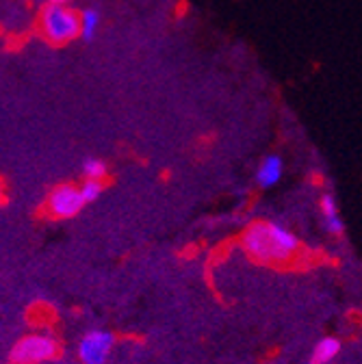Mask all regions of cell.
<instances>
[{
	"label": "cell",
	"instance_id": "7",
	"mask_svg": "<svg viewBox=\"0 0 362 364\" xmlns=\"http://www.w3.org/2000/svg\"><path fill=\"white\" fill-rule=\"evenodd\" d=\"M319 208H321V215H324V221H326L328 230L332 235H341L343 232V219L339 215V206H336L334 196L332 193H324L321 202H319Z\"/></svg>",
	"mask_w": 362,
	"mask_h": 364
},
{
	"label": "cell",
	"instance_id": "8",
	"mask_svg": "<svg viewBox=\"0 0 362 364\" xmlns=\"http://www.w3.org/2000/svg\"><path fill=\"white\" fill-rule=\"evenodd\" d=\"M339 351H341V343L336 338L332 336L321 338L310 353V364H330L339 355Z\"/></svg>",
	"mask_w": 362,
	"mask_h": 364
},
{
	"label": "cell",
	"instance_id": "10",
	"mask_svg": "<svg viewBox=\"0 0 362 364\" xmlns=\"http://www.w3.org/2000/svg\"><path fill=\"white\" fill-rule=\"evenodd\" d=\"M82 173L87 176V180H100L107 176V165L100 159H87L82 163Z\"/></svg>",
	"mask_w": 362,
	"mask_h": 364
},
{
	"label": "cell",
	"instance_id": "5",
	"mask_svg": "<svg viewBox=\"0 0 362 364\" xmlns=\"http://www.w3.org/2000/svg\"><path fill=\"white\" fill-rule=\"evenodd\" d=\"M85 200L80 196V189L72 187V185H61L57 187L50 198H48V210L59 217V219H70L74 217L80 208H82Z\"/></svg>",
	"mask_w": 362,
	"mask_h": 364
},
{
	"label": "cell",
	"instance_id": "6",
	"mask_svg": "<svg viewBox=\"0 0 362 364\" xmlns=\"http://www.w3.org/2000/svg\"><path fill=\"white\" fill-rule=\"evenodd\" d=\"M282 159L278 154H269L262 159V163L258 165V171H256V182L262 187V189H269L280 182L282 178Z\"/></svg>",
	"mask_w": 362,
	"mask_h": 364
},
{
	"label": "cell",
	"instance_id": "3",
	"mask_svg": "<svg viewBox=\"0 0 362 364\" xmlns=\"http://www.w3.org/2000/svg\"><path fill=\"white\" fill-rule=\"evenodd\" d=\"M57 341L48 334H31L18 341L11 349V364H41L57 355Z\"/></svg>",
	"mask_w": 362,
	"mask_h": 364
},
{
	"label": "cell",
	"instance_id": "4",
	"mask_svg": "<svg viewBox=\"0 0 362 364\" xmlns=\"http://www.w3.org/2000/svg\"><path fill=\"white\" fill-rule=\"evenodd\" d=\"M113 334L105 330H94L87 336H82L78 345V358L82 364H107L109 353L113 349Z\"/></svg>",
	"mask_w": 362,
	"mask_h": 364
},
{
	"label": "cell",
	"instance_id": "12",
	"mask_svg": "<svg viewBox=\"0 0 362 364\" xmlns=\"http://www.w3.org/2000/svg\"><path fill=\"white\" fill-rule=\"evenodd\" d=\"M46 5H68V0H46Z\"/></svg>",
	"mask_w": 362,
	"mask_h": 364
},
{
	"label": "cell",
	"instance_id": "13",
	"mask_svg": "<svg viewBox=\"0 0 362 364\" xmlns=\"http://www.w3.org/2000/svg\"><path fill=\"white\" fill-rule=\"evenodd\" d=\"M0 202H3V182H0Z\"/></svg>",
	"mask_w": 362,
	"mask_h": 364
},
{
	"label": "cell",
	"instance_id": "11",
	"mask_svg": "<svg viewBox=\"0 0 362 364\" xmlns=\"http://www.w3.org/2000/svg\"><path fill=\"white\" fill-rule=\"evenodd\" d=\"M102 193V185H100V180H85V185L80 187V196L85 202H94L98 200Z\"/></svg>",
	"mask_w": 362,
	"mask_h": 364
},
{
	"label": "cell",
	"instance_id": "9",
	"mask_svg": "<svg viewBox=\"0 0 362 364\" xmlns=\"http://www.w3.org/2000/svg\"><path fill=\"white\" fill-rule=\"evenodd\" d=\"M100 26V14L96 9H85L80 14V37L85 41H92Z\"/></svg>",
	"mask_w": 362,
	"mask_h": 364
},
{
	"label": "cell",
	"instance_id": "1",
	"mask_svg": "<svg viewBox=\"0 0 362 364\" xmlns=\"http://www.w3.org/2000/svg\"><path fill=\"white\" fill-rule=\"evenodd\" d=\"M41 33L53 43H68L80 35V16L68 5H46L39 18Z\"/></svg>",
	"mask_w": 362,
	"mask_h": 364
},
{
	"label": "cell",
	"instance_id": "2",
	"mask_svg": "<svg viewBox=\"0 0 362 364\" xmlns=\"http://www.w3.org/2000/svg\"><path fill=\"white\" fill-rule=\"evenodd\" d=\"M243 247L250 256H254L260 262H284L291 258L276 243L274 235H271V230H269V221L252 223L247 228V230L243 232Z\"/></svg>",
	"mask_w": 362,
	"mask_h": 364
}]
</instances>
